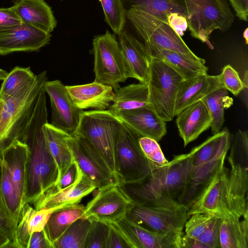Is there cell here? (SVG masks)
Masks as SVG:
<instances>
[{
  "label": "cell",
  "instance_id": "obj_5",
  "mask_svg": "<svg viewBox=\"0 0 248 248\" xmlns=\"http://www.w3.org/2000/svg\"><path fill=\"white\" fill-rule=\"evenodd\" d=\"M123 124L121 120L108 109L84 111L75 133L85 138L98 151L117 182L116 146Z\"/></svg>",
  "mask_w": 248,
  "mask_h": 248
},
{
  "label": "cell",
  "instance_id": "obj_25",
  "mask_svg": "<svg viewBox=\"0 0 248 248\" xmlns=\"http://www.w3.org/2000/svg\"><path fill=\"white\" fill-rule=\"evenodd\" d=\"M13 7L22 23L49 33L57 25L51 8L44 0H17Z\"/></svg>",
  "mask_w": 248,
  "mask_h": 248
},
{
  "label": "cell",
  "instance_id": "obj_18",
  "mask_svg": "<svg viewBox=\"0 0 248 248\" xmlns=\"http://www.w3.org/2000/svg\"><path fill=\"white\" fill-rule=\"evenodd\" d=\"M118 35L129 78L147 84L151 57L143 43L124 29Z\"/></svg>",
  "mask_w": 248,
  "mask_h": 248
},
{
  "label": "cell",
  "instance_id": "obj_21",
  "mask_svg": "<svg viewBox=\"0 0 248 248\" xmlns=\"http://www.w3.org/2000/svg\"><path fill=\"white\" fill-rule=\"evenodd\" d=\"M176 116V125L184 146L208 129L212 123L211 115L202 100L187 106Z\"/></svg>",
  "mask_w": 248,
  "mask_h": 248
},
{
  "label": "cell",
  "instance_id": "obj_30",
  "mask_svg": "<svg viewBox=\"0 0 248 248\" xmlns=\"http://www.w3.org/2000/svg\"><path fill=\"white\" fill-rule=\"evenodd\" d=\"M47 146L59 170L60 178L74 161L67 138L70 135L48 122L43 126Z\"/></svg>",
  "mask_w": 248,
  "mask_h": 248
},
{
  "label": "cell",
  "instance_id": "obj_10",
  "mask_svg": "<svg viewBox=\"0 0 248 248\" xmlns=\"http://www.w3.org/2000/svg\"><path fill=\"white\" fill-rule=\"evenodd\" d=\"M139 135L124 123L116 146V178L119 186L140 183L152 169L138 142Z\"/></svg>",
  "mask_w": 248,
  "mask_h": 248
},
{
  "label": "cell",
  "instance_id": "obj_14",
  "mask_svg": "<svg viewBox=\"0 0 248 248\" xmlns=\"http://www.w3.org/2000/svg\"><path fill=\"white\" fill-rule=\"evenodd\" d=\"M44 90L50 100L51 124L70 135L75 134L84 111L83 109L74 104L65 86L60 80H47L44 84Z\"/></svg>",
  "mask_w": 248,
  "mask_h": 248
},
{
  "label": "cell",
  "instance_id": "obj_2",
  "mask_svg": "<svg viewBox=\"0 0 248 248\" xmlns=\"http://www.w3.org/2000/svg\"><path fill=\"white\" fill-rule=\"evenodd\" d=\"M192 168L189 153L175 155L166 166L152 171L142 182L119 186L134 203L160 199L180 203Z\"/></svg>",
  "mask_w": 248,
  "mask_h": 248
},
{
  "label": "cell",
  "instance_id": "obj_13",
  "mask_svg": "<svg viewBox=\"0 0 248 248\" xmlns=\"http://www.w3.org/2000/svg\"><path fill=\"white\" fill-rule=\"evenodd\" d=\"M93 195L85 206L82 217L106 223L124 217L133 206L131 199L117 184H111L93 191Z\"/></svg>",
  "mask_w": 248,
  "mask_h": 248
},
{
  "label": "cell",
  "instance_id": "obj_32",
  "mask_svg": "<svg viewBox=\"0 0 248 248\" xmlns=\"http://www.w3.org/2000/svg\"><path fill=\"white\" fill-rule=\"evenodd\" d=\"M112 102L108 110L114 114L121 111L150 105L148 85L140 82L120 87L114 91Z\"/></svg>",
  "mask_w": 248,
  "mask_h": 248
},
{
  "label": "cell",
  "instance_id": "obj_27",
  "mask_svg": "<svg viewBox=\"0 0 248 248\" xmlns=\"http://www.w3.org/2000/svg\"><path fill=\"white\" fill-rule=\"evenodd\" d=\"M126 11L138 8L155 16L165 22L170 23L180 15L186 18L184 0H122Z\"/></svg>",
  "mask_w": 248,
  "mask_h": 248
},
{
  "label": "cell",
  "instance_id": "obj_56",
  "mask_svg": "<svg viewBox=\"0 0 248 248\" xmlns=\"http://www.w3.org/2000/svg\"></svg>",
  "mask_w": 248,
  "mask_h": 248
},
{
  "label": "cell",
  "instance_id": "obj_19",
  "mask_svg": "<svg viewBox=\"0 0 248 248\" xmlns=\"http://www.w3.org/2000/svg\"><path fill=\"white\" fill-rule=\"evenodd\" d=\"M223 161L208 183L187 208L188 217L195 213H205L223 218L221 198L228 170Z\"/></svg>",
  "mask_w": 248,
  "mask_h": 248
},
{
  "label": "cell",
  "instance_id": "obj_39",
  "mask_svg": "<svg viewBox=\"0 0 248 248\" xmlns=\"http://www.w3.org/2000/svg\"><path fill=\"white\" fill-rule=\"evenodd\" d=\"M91 221L84 248H105L109 230V224L100 221Z\"/></svg>",
  "mask_w": 248,
  "mask_h": 248
},
{
  "label": "cell",
  "instance_id": "obj_28",
  "mask_svg": "<svg viewBox=\"0 0 248 248\" xmlns=\"http://www.w3.org/2000/svg\"><path fill=\"white\" fill-rule=\"evenodd\" d=\"M55 209L33 208L25 203L22 206L16 230V240L18 248H26L30 235L34 232L43 230L49 217Z\"/></svg>",
  "mask_w": 248,
  "mask_h": 248
},
{
  "label": "cell",
  "instance_id": "obj_46",
  "mask_svg": "<svg viewBox=\"0 0 248 248\" xmlns=\"http://www.w3.org/2000/svg\"><path fill=\"white\" fill-rule=\"evenodd\" d=\"M105 248H129L120 235L109 225V230L106 240Z\"/></svg>",
  "mask_w": 248,
  "mask_h": 248
},
{
  "label": "cell",
  "instance_id": "obj_17",
  "mask_svg": "<svg viewBox=\"0 0 248 248\" xmlns=\"http://www.w3.org/2000/svg\"><path fill=\"white\" fill-rule=\"evenodd\" d=\"M115 115L140 136L158 142L167 133L166 122L157 115L151 105L121 111Z\"/></svg>",
  "mask_w": 248,
  "mask_h": 248
},
{
  "label": "cell",
  "instance_id": "obj_51",
  "mask_svg": "<svg viewBox=\"0 0 248 248\" xmlns=\"http://www.w3.org/2000/svg\"><path fill=\"white\" fill-rule=\"evenodd\" d=\"M8 74V73L6 71L0 69V80H3Z\"/></svg>",
  "mask_w": 248,
  "mask_h": 248
},
{
  "label": "cell",
  "instance_id": "obj_54",
  "mask_svg": "<svg viewBox=\"0 0 248 248\" xmlns=\"http://www.w3.org/2000/svg\"><path fill=\"white\" fill-rule=\"evenodd\" d=\"M4 105V100L0 98V113L1 112Z\"/></svg>",
  "mask_w": 248,
  "mask_h": 248
},
{
  "label": "cell",
  "instance_id": "obj_4",
  "mask_svg": "<svg viewBox=\"0 0 248 248\" xmlns=\"http://www.w3.org/2000/svg\"><path fill=\"white\" fill-rule=\"evenodd\" d=\"M133 203L125 216L128 219L146 229L169 235L180 241L188 217L186 205L165 199Z\"/></svg>",
  "mask_w": 248,
  "mask_h": 248
},
{
  "label": "cell",
  "instance_id": "obj_8",
  "mask_svg": "<svg viewBox=\"0 0 248 248\" xmlns=\"http://www.w3.org/2000/svg\"><path fill=\"white\" fill-rule=\"evenodd\" d=\"M183 78L162 61L151 58L147 84L150 105L157 115L167 122L175 116L177 94Z\"/></svg>",
  "mask_w": 248,
  "mask_h": 248
},
{
  "label": "cell",
  "instance_id": "obj_34",
  "mask_svg": "<svg viewBox=\"0 0 248 248\" xmlns=\"http://www.w3.org/2000/svg\"><path fill=\"white\" fill-rule=\"evenodd\" d=\"M212 118L210 127L213 134L221 131L224 122V111L233 103L228 91L223 88L210 93L202 100Z\"/></svg>",
  "mask_w": 248,
  "mask_h": 248
},
{
  "label": "cell",
  "instance_id": "obj_29",
  "mask_svg": "<svg viewBox=\"0 0 248 248\" xmlns=\"http://www.w3.org/2000/svg\"><path fill=\"white\" fill-rule=\"evenodd\" d=\"M231 140V134L227 128L209 137L189 153L193 166H198L226 155Z\"/></svg>",
  "mask_w": 248,
  "mask_h": 248
},
{
  "label": "cell",
  "instance_id": "obj_9",
  "mask_svg": "<svg viewBox=\"0 0 248 248\" xmlns=\"http://www.w3.org/2000/svg\"><path fill=\"white\" fill-rule=\"evenodd\" d=\"M93 46L94 81L110 86L115 91L120 87V83L129 78L116 37L107 30L105 34L94 37Z\"/></svg>",
  "mask_w": 248,
  "mask_h": 248
},
{
  "label": "cell",
  "instance_id": "obj_41",
  "mask_svg": "<svg viewBox=\"0 0 248 248\" xmlns=\"http://www.w3.org/2000/svg\"><path fill=\"white\" fill-rule=\"evenodd\" d=\"M219 76L224 88L234 96H237L244 89L238 73L231 65L225 66Z\"/></svg>",
  "mask_w": 248,
  "mask_h": 248
},
{
  "label": "cell",
  "instance_id": "obj_55",
  "mask_svg": "<svg viewBox=\"0 0 248 248\" xmlns=\"http://www.w3.org/2000/svg\"><path fill=\"white\" fill-rule=\"evenodd\" d=\"M0 117H1V113H0Z\"/></svg>",
  "mask_w": 248,
  "mask_h": 248
},
{
  "label": "cell",
  "instance_id": "obj_38",
  "mask_svg": "<svg viewBox=\"0 0 248 248\" xmlns=\"http://www.w3.org/2000/svg\"><path fill=\"white\" fill-rule=\"evenodd\" d=\"M138 142L142 153L150 163L152 171L168 164L169 161L165 158L157 141L139 135Z\"/></svg>",
  "mask_w": 248,
  "mask_h": 248
},
{
  "label": "cell",
  "instance_id": "obj_40",
  "mask_svg": "<svg viewBox=\"0 0 248 248\" xmlns=\"http://www.w3.org/2000/svg\"><path fill=\"white\" fill-rule=\"evenodd\" d=\"M214 217L213 215L205 213H195L191 215L185 224V234L197 238L203 233Z\"/></svg>",
  "mask_w": 248,
  "mask_h": 248
},
{
  "label": "cell",
  "instance_id": "obj_43",
  "mask_svg": "<svg viewBox=\"0 0 248 248\" xmlns=\"http://www.w3.org/2000/svg\"><path fill=\"white\" fill-rule=\"evenodd\" d=\"M83 176L82 171L74 160L57 184L52 187L58 190L63 189L78 182Z\"/></svg>",
  "mask_w": 248,
  "mask_h": 248
},
{
  "label": "cell",
  "instance_id": "obj_15",
  "mask_svg": "<svg viewBox=\"0 0 248 248\" xmlns=\"http://www.w3.org/2000/svg\"><path fill=\"white\" fill-rule=\"evenodd\" d=\"M108 223L120 235L129 248H181L179 240L146 229L125 216Z\"/></svg>",
  "mask_w": 248,
  "mask_h": 248
},
{
  "label": "cell",
  "instance_id": "obj_37",
  "mask_svg": "<svg viewBox=\"0 0 248 248\" xmlns=\"http://www.w3.org/2000/svg\"><path fill=\"white\" fill-rule=\"evenodd\" d=\"M105 15V20L115 34L118 35L124 29L126 11L122 0H99Z\"/></svg>",
  "mask_w": 248,
  "mask_h": 248
},
{
  "label": "cell",
  "instance_id": "obj_22",
  "mask_svg": "<svg viewBox=\"0 0 248 248\" xmlns=\"http://www.w3.org/2000/svg\"><path fill=\"white\" fill-rule=\"evenodd\" d=\"M96 189L93 184L84 174L75 184L61 190L51 188L34 204V208L58 209L79 203L82 198Z\"/></svg>",
  "mask_w": 248,
  "mask_h": 248
},
{
  "label": "cell",
  "instance_id": "obj_44",
  "mask_svg": "<svg viewBox=\"0 0 248 248\" xmlns=\"http://www.w3.org/2000/svg\"><path fill=\"white\" fill-rule=\"evenodd\" d=\"M22 23L13 6L0 8V32L12 29Z\"/></svg>",
  "mask_w": 248,
  "mask_h": 248
},
{
  "label": "cell",
  "instance_id": "obj_53",
  "mask_svg": "<svg viewBox=\"0 0 248 248\" xmlns=\"http://www.w3.org/2000/svg\"><path fill=\"white\" fill-rule=\"evenodd\" d=\"M243 37L246 41V44L248 43V29L246 28L243 33Z\"/></svg>",
  "mask_w": 248,
  "mask_h": 248
},
{
  "label": "cell",
  "instance_id": "obj_42",
  "mask_svg": "<svg viewBox=\"0 0 248 248\" xmlns=\"http://www.w3.org/2000/svg\"><path fill=\"white\" fill-rule=\"evenodd\" d=\"M222 219L214 217L203 233L196 238L208 248H220L219 229Z\"/></svg>",
  "mask_w": 248,
  "mask_h": 248
},
{
  "label": "cell",
  "instance_id": "obj_24",
  "mask_svg": "<svg viewBox=\"0 0 248 248\" xmlns=\"http://www.w3.org/2000/svg\"><path fill=\"white\" fill-rule=\"evenodd\" d=\"M28 154L27 145L23 142L16 140L4 149L0 155L23 205L25 203L26 163Z\"/></svg>",
  "mask_w": 248,
  "mask_h": 248
},
{
  "label": "cell",
  "instance_id": "obj_33",
  "mask_svg": "<svg viewBox=\"0 0 248 248\" xmlns=\"http://www.w3.org/2000/svg\"><path fill=\"white\" fill-rule=\"evenodd\" d=\"M220 248H248V217L223 218L219 229Z\"/></svg>",
  "mask_w": 248,
  "mask_h": 248
},
{
  "label": "cell",
  "instance_id": "obj_52",
  "mask_svg": "<svg viewBox=\"0 0 248 248\" xmlns=\"http://www.w3.org/2000/svg\"><path fill=\"white\" fill-rule=\"evenodd\" d=\"M248 71H246L245 73V75H244V79L243 80H242L243 82V84H244V89L245 88H246L247 89L248 88Z\"/></svg>",
  "mask_w": 248,
  "mask_h": 248
},
{
  "label": "cell",
  "instance_id": "obj_16",
  "mask_svg": "<svg viewBox=\"0 0 248 248\" xmlns=\"http://www.w3.org/2000/svg\"><path fill=\"white\" fill-rule=\"evenodd\" d=\"M51 36L50 33L22 23L0 32V55L18 51H38L49 44Z\"/></svg>",
  "mask_w": 248,
  "mask_h": 248
},
{
  "label": "cell",
  "instance_id": "obj_49",
  "mask_svg": "<svg viewBox=\"0 0 248 248\" xmlns=\"http://www.w3.org/2000/svg\"><path fill=\"white\" fill-rule=\"evenodd\" d=\"M181 248H208L196 238L183 234L180 239Z\"/></svg>",
  "mask_w": 248,
  "mask_h": 248
},
{
  "label": "cell",
  "instance_id": "obj_50",
  "mask_svg": "<svg viewBox=\"0 0 248 248\" xmlns=\"http://www.w3.org/2000/svg\"><path fill=\"white\" fill-rule=\"evenodd\" d=\"M1 171H2V164L0 158V184H1ZM0 221H1L4 225L8 229L10 232L11 233L10 228L6 219L3 207L1 204V199H0Z\"/></svg>",
  "mask_w": 248,
  "mask_h": 248
},
{
  "label": "cell",
  "instance_id": "obj_11",
  "mask_svg": "<svg viewBox=\"0 0 248 248\" xmlns=\"http://www.w3.org/2000/svg\"><path fill=\"white\" fill-rule=\"evenodd\" d=\"M228 160L231 170L224 182L221 198L223 217H248V161L235 160L229 157Z\"/></svg>",
  "mask_w": 248,
  "mask_h": 248
},
{
  "label": "cell",
  "instance_id": "obj_45",
  "mask_svg": "<svg viewBox=\"0 0 248 248\" xmlns=\"http://www.w3.org/2000/svg\"><path fill=\"white\" fill-rule=\"evenodd\" d=\"M26 248H51L43 231L33 232L30 236Z\"/></svg>",
  "mask_w": 248,
  "mask_h": 248
},
{
  "label": "cell",
  "instance_id": "obj_12",
  "mask_svg": "<svg viewBox=\"0 0 248 248\" xmlns=\"http://www.w3.org/2000/svg\"><path fill=\"white\" fill-rule=\"evenodd\" d=\"M67 140L74 160L96 189L111 184H118L105 160L85 138L75 133L69 135Z\"/></svg>",
  "mask_w": 248,
  "mask_h": 248
},
{
  "label": "cell",
  "instance_id": "obj_7",
  "mask_svg": "<svg viewBox=\"0 0 248 248\" xmlns=\"http://www.w3.org/2000/svg\"><path fill=\"white\" fill-rule=\"evenodd\" d=\"M126 16L144 44L180 53L205 64L204 59L196 55L169 23L138 8L128 9Z\"/></svg>",
  "mask_w": 248,
  "mask_h": 248
},
{
  "label": "cell",
  "instance_id": "obj_1",
  "mask_svg": "<svg viewBox=\"0 0 248 248\" xmlns=\"http://www.w3.org/2000/svg\"><path fill=\"white\" fill-rule=\"evenodd\" d=\"M47 123L46 93H40L23 142L28 146L25 203L34 204L60 179L58 165L49 152L43 126Z\"/></svg>",
  "mask_w": 248,
  "mask_h": 248
},
{
  "label": "cell",
  "instance_id": "obj_6",
  "mask_svg": "<svg viewBox=\"0 0 248 248\" xmlns=\"http://www.w3.org/2000/svg\"><path fill=\"white\" fill-rule=\"evenodd\" d=\"M184 2L191 36L213 49L210 41L211 33L217 30L226 31L234 20L228 0H184Z\"/></svg>",
  "mask_w": 248,
  "mask_h": 248
},
{
  "label": "cell",
  "instance_id": "obj_47",
  "mask_svg": "<svg viewBox=\"0 0 248 248\" xmlns=\"http://www.w3.org/2000/svg\"><path fill=\"white\" fill-rule=\"evenodd\" d=\"M228 0L238 18L245 21H248V0Z\"/></svg>",
  "mask_w": 248,
  "mask_h": 248
},
{
  "label": "cell",
  "instance_id": "obj_31",
  "mask_svg": "<svg viewBox=\"0 0 248 248\" xmlns=\"http://www.w3.org/2000/svg\"><path fill=\"white\" fill-rule=\"evenodd\" d=\"M85 206L78 203L54 210L50 215L43 231L52 248L53 244L76 220L82 217Z\"/></svg>",
  "mask_w": 248,
  "mask_h": 248
},
{
  "label": "cell",
  "instance_id": "obj_35",
  "mask_svg": "<svg viewBox=\"0 0 248 248\" xmlns=\"http://www.w3.org/2000/svg\"><path fill=\"white\" fill-rule=\"evenodd\" d=\"M91 223L83 217L77 219L53 244L52 248H84Z\"/></svg>",
  "mask_w": 248,
  "mask_h": 248
},
{
  "label": "cell",
  "instance_id": "obj_26",
  "mask_svg": "<svg viewBox=\"0 0 248 248\" xmlns=\"http://www.w3.org/2000/svg\"><path fill=\"white\" fill-rule=\"evenodd\" d=\"M144 45L151 58L165 63L178 73L183 79L207 74L208 68L205 64L183 54L160 48L151 44Z\"/></svg>",
  "mask_w": 248,
  "mask_h": 248
},
{
  "label": "cell",
  "instance_id": "obj_20",
  "mask_svg": "<svg viewBox=\"0 0 248 248\" xmlns=\"http://www.w3.org/2000/svg\"><path fill=\"white\" fill-rule=\"evenodd\" d=\"M223 88L219 75L211 76L206 74L183 79L176 96L175 116L187 106Z\"/></svg>",
  "mask_w": 248,
  "mask_h": 248
},
{
  "label": "cell",
  "instance_id": "obj_48",
  "mask_svg": "<svg viewBox=\"0 0 248 248\" xmlns=\"http://www.w3.org/2000/svg\"><path fill=\"white\" fill-rule=\"evenodd\" d=\"M0 248H16L9 230L4 224L0 221Z\"/></svg>",
  "mask_w": 248,
  "mask_h": 248
},
{
  "label": "cell",
  "instance_id": "obj_36",
  "mask_svg": "<svg viewBox=\"0 0 248 248\" xmlns=\"http://www.w3.org/2000/svg\"><path fill=\"white\" fill-rule=\"evenodd\" d=\"M36 75L30 67H15L3 80L0 89V98L6 99L32 82Z\"/></svg>",
  "mask_w": 248,
  "mask_h": 248
},
{
  "label": "cell",
  "instance_id": "obj_23",
  "mask_svg": "<svg viewBox=\"0 0 248 248\" xmlns=\"http://www.w3.org/2000/svg\"><path fill=\"white\" fill-rule=\"evenodd\" d=\"M65 87L74 104L83 110L89 108L106 110L108 108L114 96L111 86L94 81L86 84Z\"/></svg>",
  "mask_w": 248,
  "mask_h": 248
},
{
  "label": "cell",
  "instance_id": "obj_3",
  "mask_svg": "<svg viewBox=\"0 0 248 248\" xmlns=\"http://www.w3.org/2000/svg\"><path fill=\"white\" fill-rule=\"evenodd\" d=\"M47 79L46 71H43L32 82L3 100L0 120V155L14 141L23 142L38 95Z\"/></svg>",
  "mask_w": 248,
  "mask_h": 248
}]
</instances>
